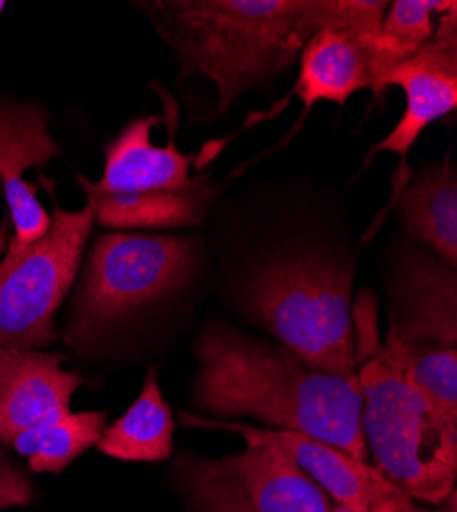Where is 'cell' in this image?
Masks as SVG:
<instances>
[{
    "instance_id": "obj_1",
    "label": "cell",
    "mask_w": 457,
    "mask_h": 512,
    "mask_svg": "<svg viewBox=\"0 0 457 512\" xmlns=\"http://www.w3.org/2000/svg\"><path fill=\"white\" fill-rule=\"evenodd\" d=\"M150 7L181 60V76L210 78L220 111L248 89L269 87L314 33H378L388 11L384 0H177Z\"/></svg>"
},
{
    "instance_id": "obj_2",
    "label": "cell",
    "mask_w": 457,
    "mask_h": 512,
    "mask_svg": "<svg viewBox=\"0 0 457 512\" xmlns=\"http://www.w3.org/2000/svg\"><path fill=\"white\" fill-rule=\"evenodd\" d=\"M195 355L193 404L210 418L253 416L265 429L300 433L367 461L357 375L318 371L226 322L205 326Z\"/></svg>"
},
{
    "instance_id": "obj_3",
    "label": "cell",
    "mask_w": 457,
    "mask_h": 512,
    "mask_svg": "<svg viewBox=\"0 0 457 512\" xmlns=\"http://www.w3.org/2000/svg\"><path fill=\"white\" fill-rule=\"evenodd\" d=\"M363 351L369 349L363 345ZM357 379L373 467L412 500L447 502L457 478V414L410 383L378 343Z\"/></svg>"
},
{
    "instance_id": "obj_4",
    "label": "cell",
    "mask_w": 457,
    "mask_h": 512,
    "mask_svg": "<svg viewBox=\"0 0 457 512\" xmlns=\"http://www.w3.org/2000/svg\"><path fill=\"white\" fill-rule=\"evenodd\" d=\"M351 291V265L320 252H294L261 265L244 285L242 304L306 365L357 375Z\"/></svg>"
},
{
    "instance_id": "obj_5",
    "label": "cell",
    "mask_w": 457,
    "mask_h": 512,
    "mask_svg": "<svg viewBox=\"0 0 457 512\" xmlns=\"http://www.w3.org/2000/svg\"><path fill=\"white\" fill-rule=\"evenodd\" d=\"M199 246L179 234H101L85 265L66 338L80 347L105 328L183 287L197 267Z\"/></svg>"
},
{
    "instance_id": "obj_6",
    "label": "cell",
    "mask_w": 457,
    "mask_h": 512,
    "mask_svg": "<svg viewBox=\"0 0 457 512\" xmlns=\"http://www.w3.org/2000/svg\"><path fill=\"white\" fill-rule=\"evenodd\" d=\"M93 224L89 205L76 211L56 205L46 236L31 244L9 242L0 261V349L39 351L54 343V318L76 279Z\"/></svg>"
},
{
    "instance_id": "obj_7",
    "label": "cell",
    "mask_w": 457,
    "mask_h": 512,
    "mask_svg": "<svg viewBox=\"0 0 457 512\" xmlns=\"http://www.w3.org/2000/svg\"><path fill=\"white\" fill-rule=\"evenodd\" d=\"M185 512H328L326 492L271 443L228 457L181 455L173 467Z\"/></svg>"
},
{
    "instance_id": "obj_8",
    "label": "cell",
    "mask_w": 457,
    "mask_h": 512,
    "mask_svg": "<svg viewBox=\"0 0 457 512\" xmlns=\"http://www.w3.org/2000/svg\"><path fill=\"white\" fill-rule=\"evenodd\" d=\"M384 347L406 353L457 351L455 269L419 250L394 271L392 322Z\"/></svg>"
},
{
    "instance_id": "obj_9",
    "label": "cell",
    "mask_w": 457,
    "mask_h": 512,
    "mask_svg": "<svg viewBox=\"0 0 457 512\" xmlns=\"http://www.w3.org/2000/svg\"><path fill=\"white\" fill-rule=\"evenodd\" d=\"M400 87L406 109L394 130L371 154L392 152L406 158L427 127L457 107V5L441 15L435 35L417 54L384 78V93Z\"/></svg>"
},
{
    "instance_id": "obj_10",
    "label": "cell",
    "mask_w": 457,
    "mask_h": 512,
    "mask_svg": "<svg viewBox=\"0 0 457 512\" xmlns=\"http://www.w3.org/2000/svg\"><path fill=\"white\" fill-rule=\"evenodd\" d=\"M181 422L187 426H203V429L226 431L244 439V443H271L285 453L298 467L326 492L335 504L347 506L355 512H367L371 502L386 498L400 488L384 478L376 467L367 461L355 459L349 453L330 447L322 441L300 433H287L275 429H257L230 420H218L207 416L181 414Z\"/></svg>"
},
{
    "instance_id": "obj_11",
    "label": "cell",
    "mask_w": 457,
    "mask_h": 512,
    "mask_svg": "<svg viewBox=\"0 0 457 512\" xmlns=\"http://www.w3.org/2000/svg\"><path fill=\"white\" fill-rule=\"evenodd\" d=\"M158 121L160 117H140L123 127L105 146V173L93 185L113 195H212L210 177L191 175L193 156L177 150L173 132L166 146L150 140Z\"/></svg>"
},
{
    "instance_id": "obj_12",
    "label": "cell",
    "mask_w": 457,
    "mask_h": 512,
    "mask_svg": "<svg viewBox=\"0 0 457 512\" xmlns=\"http://www.w3.org/2000/svg\"><path fill=\"white\" fill-rule=\"evenodd\" d=\"M58 152L44 109L35 103H0V185L19 244L39 240L52 226V216L23 175L29 168L46 166Z\"/></svg>"
},
{
    "instance_id": "obj_13",
    "label": "cell",
    "mask_w": 457,
    "mask_h": 512,
    "mask_svg": "<svg viewBox=\"0 0 457 512\" xmlns=\"http://www.w3.org/2000/svg\"><path fill=\"white\" fill-rule=\"evenodd\" d=\"M82 381L60 355L0 349V445L68 414Z\"/></svg>"
},
{
    "instance_id": "obj_14",
    "label": "cell",
    "mask_w": 457,
    "mask_h": 512,
    "mask_svg": "<svg viewBox=\"0 0 457 512\" xmlns=\"http://www.w3.org/2000/svg\"><path fill=\"white\" fill-rule=\"evenodd\" d=\"M373 35L328 27L310 37L300 52V76L294 89L306 109L320 101L345 105L355 93L371 89L369 37Z\"/></svg>"
},
{
    "instance_id": "obj_15",
    "label": "cell",
    "mask_w": 457,
    "mask_h": 512,
    "mask_svg": "<svg viewBox=\"0 0 457 512\" xmlns=\"http://www.w3.org/2000/svg\"><path fill=\"white\" fill-rule=\"evenodd\" d=\"M406 232L423 240L445 265H457V173L449 160L423 168L398 195Z\"/></svg>"
},
{
    "instance_id": "obj_16",
    "label": "cell",
    "mask_w": 457,
    "mask_h": 512,
    "mask_svg": "<svg viewBox=\"0 0 457 512\" xmlns=\"http://www.w3.org/2000/svg\"><path fill=\"white\" fill-rule=\"evenodd\" d=\"M175 420L164 402L156 369H148L138 400L109 429H105L99 451L121 461H166L173 453Z\"/></svg>"
},
{
    "instance_id": "obj_17",
    "label": "cell",
    "mask_w": 457,
    "mask_h": 512,
    "mask_svg": "<svg viewBox=\"0 0 457 512\" xmlns=\"http://www.w3.org/2000/svg\"><path fill=\"white\" fill-rule=\"evenodd\" d=\"M455 0H396L388 5L380 33L369 37L371 54V93L376 99L384 93V78L400 62L417 54L433 39L437 23L435 15L447 13L455 7Z\"/></svg>"
},
{
    "instance_id": "obj_18",
    "label": "cell",
    "mask_w": 457,
    "mask_h": 512,
    "mask_svg": "<svg viewBox=\"0 0 457 512\" xmlns=\"http://www.w3.org/2000/svg\"><path fill=\"white\" fill-rule=\"evenodd\" d=\"M87 195L93 220L105 228H183L201 222L212 195H113L99 191L93 181L78 177Z\"/></svg>"
},
{
    "instance_id": "obj_19",
    "label": "cell",
    "mask_w": 457,
    "mask_h": 512,
    "mask_svg": "<svg viewBox=\"0 0 457 512\" xmlns=\"http://www.w3.org/2000/svg\"><path fill=\"white\" fill-rule=\"evenodd\" d=\"M107 429V412H68L37 429L17 435L11 447L37 474H58L76 457L99 445Z\"/></svg>"
},
{
    "instance_id": "obj_20",
    "label": "cell",
    "mask_w": 457,
    "mask_h": 512,
    "mask_svg": "<svg viewBox=\"0 0 457 512\" xmlns=\"http://www.w3.org/2000/svg\"><path fill=\"white\" fill-rule=\"evenodd\" d=\"M33 498L35 492L29 478L0 445V510L31 504Z\"/></svg>"
},
{
    "instance_id": "obj_21",
    "label": "cell",
    "mask_w": 457,
    "mask_h": 512,
    "mask_svg": "<svg viewBox=\"0 0 457 512\" xmlns=\"http://www.w3.org/2000/svg\"><path fill=\"white\" fill-rule=\"evenodd\" d=\"M367 512H431V510L417 506V502H414L408 494L398 490L386 498H378L376 502H371Z\"/></svg>"
},
{
    "instance_id": "obj_22",
    "label": "cell",
    "mask_w": 457,
    "mask_h": 512,
    "mask_svg": "<svg viewBox=\"0 0 457 512\" xmlns=\"http://www.w3.org/2000/svg\"><path fill=\"white\" fill-rule=\"evenodd\" d=\"M9 226H11V220H9V218L3 222V226H0V254H3V248H5V244H7Z\"/></svg>"
},
{
    "instance_id": "obj_23",
    "label": "cell",
    "mask_w": 457,
    "mask_h": 512,
    "mask_svg": "<svg viewBox=\"0 0 457 512\" xmlns=\"http://www.w3.org/2000/svg\"><path fill=\"white\" fill-rule=\"evenodd\" d=\"M328 512H355V510H351V508H347V506H341V504H332Z\"/></svg>"
},
{
    "instance_id": "obj_24",
    "label": "cell",
    "mask_w": 457,
    "mask_h": 512,
    "mask_svg": "<svg viewBox=\"0 0 457 512\" xmlns=\"http://www.w3.org/2000/svg\"><path fill=\"white\" fill-rule=\"evenodd\" d=\"M5 7H7V5H5V0H0V13L5 11Z\"/></svg>"
}]
</instances>
